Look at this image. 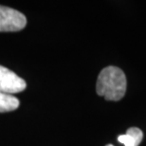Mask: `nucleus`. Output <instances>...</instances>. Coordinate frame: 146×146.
Masks as SVG:
<instances>
[{
  "instance_id": "nucleus-1",
  "label": "nucleus",
  "mask_w": 146,
  "mask_h": 146,
  "mask_svg": "<svg viewBox=\"0 0 146 146\" xmlns=\"http://www.w3.org/2000/svg\"><path fill=\"white\" fill-rule=\"evenodd\" d=\"M126 77L124 72L117 66H107L100 72L96 84V91L106 101L118 102L126 92Z\"/></svg>"
},
{
  "instance_id": "nucleus-2",
  "label": "nucleus",
  "mask_w": 146,
  "mask_h": 146,
  "mask_svg": "<svg viewBox=\"0 0 146 146\" xmlns=\"http://www.w3.org/2000/svg\"><path fill=\"white\" fill-rule=\"evenodd\" d=\"M27 25L26 16L14 9L0 6V31H19Z\"/></svg>"
},
{
  "instance_id": "nucleus-3",
  "label": "nucleus",
  "mask_w": 146,
  "mask_h": 146,
  "mask_svg": "<svg viewBox=\"0 0 146 146\" xmlns=\"http://www.w3.org/2000/svg\"><path fill=\"white\" fill-rule=\"evenodd\" d=\"M26 87V82L15 72L0 66V92L13 95L22 92Z\"/></svg>"
},
{
  "instance_id": "nucleus-4",
  "label": "nucleus",
  "mask_w": 146,
  "mask_h": 146,
  "mask_svg": "<svg viewBox=\"0 0 146 146\" xmlns=\"http://www.w3.org/2000/svg\"><path fill=\"white\" fill-rule=\"evenodd\" d=\"M19 100L15 96L0 92V113L10 112L18 108Z\"/></svg>"
}]
</instances>
